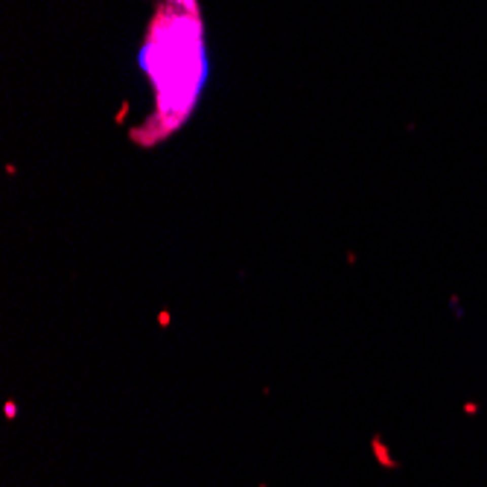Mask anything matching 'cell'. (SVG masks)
<instances>
[{
  "label": "cell",
  "instance_id": "6da1fadb",
  "mask_svg": "<svg viewBox=\"0 0 487 487\" xmlns=\"http://www.w3.org/2000/svg\"><path fill=\"white\" fill-rule=\"evenodd\" d=\"M18 414V408H15V403H6V418H15Z\"/></svg>",
  "mask_w": 487,
  "mask_h": 487
}]
</instances>
